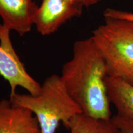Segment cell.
<instances>
[{"label":"cell","mask_w":133,"mask_h":133,"mask_svg":"<svg viewBox=\"0 0 133 133\" xmlns=\"http://www.w3.org/2000/svg\"><path fill=\"white\" fill-rule=\"evenodd\" d=\"M60 76L83 113L98 118H112L105 82L107 65L91 36L74 43L72 57L63 65Z\"/></svg>","instance_id":"1"},{"label":"cell","mask_w":133,"mask_h":133,"mask_svg":"<svg viewBox=\"0 0 133 133\" xmlns=\"http://www.w3.org/2000/svg\"><path fill=\"white\" fill-rule=\"evenodd\" d=\"M12 105L26 108L36 116L41 133H55L60 123L68 128L74 116L82 112L66 90L61 76L46 78L36 95L15 93L10 96Z\"/></svg>","instance_id":"2"},{"label":"cell","mask_w":133,"mask_h":133,"mask_svg":"<svg viewBox=\"0 0 133 133\" xmlns=\"http://www.w3.org/2000/svg\"><path fill=\"white\" fill-rule=\"evenodd\" d=\"M104 24L92 32L104 58L108 76L133 85V22L104 17Z\"/></svg>","instance_id":"3"},{"label":"cell","mask_w":133,"mask_h":133,"mask_svg":"<svg viewBox=\"0 0 133 133\" xmlns=\"http://www.w3.org/2000/svg\"><path fill=\"white\" fill-rule=\"evenodd\" d=\"M11 30L0 24V75L7 81L11 88L10 96L21 87L29 94L39 93L41 84L28 73L24 64L15 51L10 37Z\"/></svg>","instance_id":"4"},{"label":"cell","mask_w":133,"mask_h":133,"mask_svg":"<svg viewBox=\"0 0 133 133\" xmlns=\"http://www.w3.org/2000/svg\"><path fill=\"white\" fill-rule=\"evenodd\" d=\"M83 6L75 0H41L33 25L43 36L57 31L69 20L79 17Z\"/></svg>","instance_id":"5"},{"label":"cell","mask_w":133,"mask_h":133,"mask_svg":"<svg viewBox=\"0 0 133 133\" xmlns=\"http://www.w3.org/2000/svg\"><path fill=\"white\" fill-rule=\"evenodd\" d=\"M38 8L33 0H0L3 24L23 36L31 30Z\"/></svg>","instance_id":"6"},{"label":"cell","mask_w":133,"mask_h":133,"mask_svg":"<svg viewBox=\"0 0 133 133\" xmlns=\"http://www.w3.org/2000/svg\"><path fill=\"white\" fill-rule=\"evenodd\" d=\"M0 133H41V130L31 110L3 99L0 101Z\"/></svg>","instance_id":"7"},{"label":"cell","mask_w":133,"mask_h":133,"mask_svg":"<svg viewBox=\"0 0 133 133\" xmlns=\"http://www.w3.org/2000/svg\"><path fill=\"white\" fill-rule=\"evenodd\" d=\"M105 82L110 102L117 110L118 115L133 120V85L109 76Z\"/></svg>","instance_id":"8"},{"label":"cell","mask_w":133,"mask_h":133,"mask_svg":"<svg viewBox=\"0 0 133 133\" xmlns=\"http://www.w3.org/2000/svg\"><path fill=\"white\" fill-rule=\"evenodd\" d=\"M70 133H119L112 118H98L81 112L70 121Z\"/></svg>","instance_id":"9"},{"label":"cell","mask_w":133,"mask_h":133,"mask_svg":"<svg viewBox=\"0 0 133 133\" xmlns=\"http://www.w3.org/2000/svg\"><path fill=\"white\" fill-rule=\"evenodd\" d=\"M112 118L118 128L119 133H133V120L117 114Z\"/></svg>","instance_id":"10"},{"label":"cell","mask_w":133,"mask_h":133,"mask_svg":"<svg viewBox=\"0 0 133 133\" xmlns=\"http://www.w3.org/2000/svg\"><path fill=\"white\" fill-rule=\"evenodd\" d=\"M104 17H109L116 19H124L133 22V13L127 11H121V10L113 9V8H107L104 12Z\"/></svg>","instance_id":"11"},{"label":"cell","mask_w":133,"mask_h":133,"mask_svg":"<svg viewBox=\"0 0 133 133\" xmlns=\"http://www.w3.org/2000/svg\"><path fill=\"white\" fill-rule=\"evenodd\" d=\"M75 1L82 5L83 7L88 8L96 4L102 0H75Z\"/></svg>","instance_id":"12"},{"label":"cell","mask_w":133,"mask_h":133,"mask_svg":"<svg viewBox=\"0 0 133 133\" xmlns=\"http://www.w3.org/2000/svg\"><path fill=\"white\" fill-rule=\"evenodd\" d=\"M132 1H133V0H132Z\"/></svg>","instance_id":"13"}]
</instances>
